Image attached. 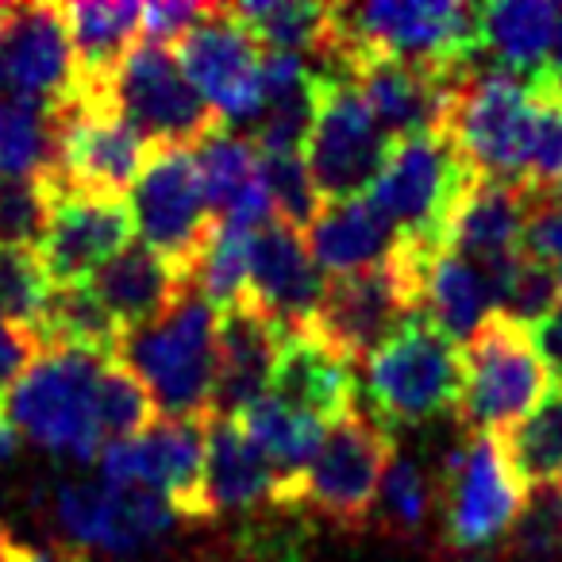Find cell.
Listing matches in <instances>:
<instances>
[{"instance_id": "1", "label": "cell", "mask_w": 562, "mask_h": 562, "mask_svg": "<svg viewBox=\"0 0 562 562\" xmlns=\"http://www.w3.org/2000/svg\"><path fill=\"white\" fill-rule=\"evenodd\" d=\"M116 362L139 378L166 420L216 416V308L193 285L155 324L120 336Z\"/></svg>"}, {"instance_id": "2", "label": "cell", "mask_w": 562, "mask_h": 562, "mask_svg": "<svg viewBox=\"0 0 562 562\" xmlns=\"http://www.w3.org/2000/svg\"><path fill=\"white\" fill-rule=\"evenodd\" d=\"M109 359L116 355L47 347L0 401L16 436L74 462L101 459L104 439L97 428V378Z\"/></svg>"}, {"instance_id": "3", "label": "cell", "mask_w": 562, "mask_h": 562, "mask_svg": "<svg viewBox=\"0 0 562 562\" xmlns=\"http://www.w3.org/2000/svg\"><path fill=\"white\" fill-rule=\"evenodd\" d=\"M362 390L370 416L385 431L431 424L459 405L462 347L424 316H413L382 351L362 362Z\"/></svg>"}, {"instance_id": "4", "label": "cell", "mask_w": 562, "mask_h": 562, "mask_svg": "<svg viewBox=\"0 0 562 562\" xmlns=\"http://www.w3.org/2000/svg\"><path fill=\"white\" fill-rule=\"evenodd\" d=\"M474 170L447 132L397 139L367 189L370 204L397 227L408 247H447V227L467 196Z\"/></svg>"}, {"instance_id": "5", "label": "cell", "mask_w": 562, "mask_h": 562, "mask_svg": "<svg viewBox=\"0 0 562 562\" xmlns=\"http://www.w3.org/2000/svg\"><path fill=\"white\" fill-rule=\"evenodd\" d=\"M551 393V374L539 362L528 328L485 316L482 328L462 344V393L454 416L470 436H505L508 428L536 413Z\"/></svg>"}, {"instance_id": "6", "label": "cell", "mask_w": 562, "mask_h": 562, "mask_svg": "<svg viewBox=\"0 0 562 562\" xmlns=\"http://www.w3.org/2000/svg\"><path fill=\"white\" fill-rule=\"evenodd\" d=\"M416 301H420L416 247L405 243L397 258H390L385 266L324 281V297L313 321L297 331H308L339 359L362 367L370 355L382 351L397 336L401 324L413 321Z\"/></svg>"}, {"instance_id": "7", "label": "cell", "mask_w": 562, "mask_h": 562, "mask_svg": "<svg viewBox=\"0 0 562 562\" xmlns=\"http://www.w3.org/2000/svg\"><path fill=\"white\" fill-rule=\"evenodd\" d=\"M474 178L524 186V158L531 132V81L474 63L454 89L443 124Z\"/></svg>"}, {"instance_id": "8", "label": "cell", "mask_w": 562, "mask_h": 562, "mask_svg": "<svg viewBox=\"0 0 562 562\" xmlns=\"http://www.w3.org/2000/svg\"><path fill=\"white\" fill-rule=\"evenodd\" d=\"M393 454L397 447L390 431L370 413L351 408L324 428L321 451L301 482V508L339 528H367Z\"/></svg>"}, {"instance_id": "9", "label": "cell", "mask_w": 562, "mask_h": 562, "mask_svg": "<svg viewBox=\"0 0 562 562\" xmlns=\"http://www.w3.org/2000/svg\"><path fill=\"white\" fill-rule=\"evenodd\" d=\"M109 104L143 135L147 147H186L193 150L216 127L209 104L196 97L189 78L181 74L173 50L139 40L120 66L112 70L109 86L101 89Z\"/></svg>"}, {"instance_id": "10", "label": "cell", "mask_w": 562, "mask_h": 562, "mask_svg": "<svg viewBox=\"0 0 562 562\" xmlns=\"http://www.w3.org/2000/svg\"><path fill=\"white\" fill-rule=\"evenodd\" d=\"M393 139L344 78L316 74V116L305 139V166L324 204L367 196Z\"/></svg>"}, {"instance_id": "11", "label": "cell", "mask_w": 562, "mask_h": 562, "mask_svg": "<svg viewBox=\"0 0 562 562\" xmlns=\"http://www.w3.org/2000/svg\"><path fill=\"white\" fill-rule=\"evenodd\" d=\"M212 420H166L158 416L147 431L101 447V482L116 490H147L178 513V520L209 524L201 501L204 439Z\"/></svg>"}, {"instance_id": "12", "label": "cell", "mask_w": 562, "mask_h": 562, "mask_svg": "<svg viewBox=\"0 0 562 562\" xmlns=\"http://www.w3.org/2000/svg\"><path fill=\"white\" fill-rule=\"evenodd\" d=\"M127 209H132L135 232L143 235V247L162 255L189 278L201 243L212 232V212L204 201L193 150L150 147L127 189Z\"/></svg>"}, {"instance_id": "13", "label": "cell", "mask_w": 562, "mask_h": 562, "mask_svg": "<svg viewBox=\"0 0 562 562\" xmlns=\"http://www.w3.org/2000/svg\"><path fill=\"white\" fill-rule=\"evenodd\" d=\"M81 78L63 4H0V101L63 112Z\"/></svg>"}, {"instance_id": "14", "label": "cell", "mask_w": 562, "mask_h": 562, "mask_svg": "<svg viewBox=\"0 0 562 562\" xmlns=\"http://www.w3.org/2000/svg\"><path fill=\"white\" fill-rule=\"evenodd\" d=\"M447 539L462 554L490 551L516 531L528 493L513 477L497 436H467L443 467Z\"/></svg>"}, {"instance_id": "15", "label": "cell", "mask_w": 562, "mask_h": 562, "mask_svg": "<svg viewBox=\"0 0 562 562\" xmlns=\"http://www.w3.org/2000/svg\"><path fill=\"white\" fill-rule=\"evenodd\" d=\"M173 58L220 124H255L262 112V47L227 4H212L209 16L173 47Z\"/></svg>"}, {"instance_id": "16", "label": "cell", "mask_w": 562, "mask_h": 562, "mask_svg": "<svg viewBox=\"0 0 562 562\" xmlns=\"http://www.w3.org/2000/svg\"><path fill=\"white\" fill-rule=\"evenodd\" d=\"M474 66V63H470ZM470 66L447 70V66L428 63H408V58L393 55H370V50H355L339 63L336 78L351 81L362 93L367 109L378 116L393 143L413 139V135L443 132L447 112H451L454 89L467 78Z\"/></svg>"}, {"instance_id": "17", "label": "cell", "mask_w": 562, "mask_h": 562, "mask_svg": "<svg viewBox=\"0 0 562 562\" xmlns=\"http://www.w3.org/2000/svg\"><path fill=\"white\" fill-rule=\"evenodd\" d=\"M58 124V166L66 189L93 196H127L147 143L120 116L104 93H78L70 109L55 112Z\"/></svg>"}, {"instance_id": "18", "label": "cell", "mask_w": 562, "mask_h": 562, "mask_svg": "<svg viewBox=\"0 0 562 562\" xmlns=\"http://www.w3.org/2000/svg\"><path fill=\"white\" fill-rule=\"evenodd\" d=\"M132 235L135 220L127 196L78 193V189H66L58 178L47 235L35 255L55 290L58 285H86L109 258H116L132 243Z\"/></svg>"}, {"instance_id": "19", "label": "cell", "mask_w": 562, "mask_h": 562, "mask_svg": "<svg viewBox=\"0 0 562 562\" xmlns=\"http://www.w3.org/2000/svg\"><path fill=\"white\" fill-rule=\"evenodd\" d=\"M55 516L86 551L132 554L155 547L178 524V513L147 490H116L104 482H58Z\"/></svg>"}, {"instance_id": "20", "label": "cell", "mask_w": 562, "mask_h": 562, "mask_svg": "<svg viewBox=\"0 0 562 562\" xmlns=\"http://www.w3.org/2000/svg\"><path fill=\"white\" fill-rule=\"evenodd\" d=\"M324 273L316 266L305 232L285 220H266L250 243V281L247 305L266 313L281 331H297L313 321L324 297Z\"/></svg>"}, {"instance_id": "21", "label": "cell", "mask_w": 562, "mask_h": 562, "mask_svg": "<svg viewBox=\"0 0 562 562\" xmlns=\"http://www.w3.org/2000/svg\"><path fill=\"white\" fill-rule=\"evenodd\" d=\"M531 193L524 186H508V181H482L474 178L462 196L459 212H454L451 227H447V247L474 262L485 273L493 308H497V293L505 285L508 270L520 258V235L524 216H528Z\"/></svg>"}, {"instance_id": "22", "label": "cell", "mask_w": 562, "mask_h": 562, "mask_svg": "<svg viewBox=\"0 0 562 562\" xmlns=\"http://www.w3.org/2000/svg\"><path fill=\"white\" fill-rule=\"evenodd\" d=\"M285 331L255 305H235L216 313V397L212 413L239 416L270 393L273 362Z\"/></svg>"}, {"instance_id": "23", "label": "cell", "mask_w": 562, "mask_h": 562, "mask_svg": "<svg viewBox=\"0 0 562 562\" xmlns=\"http://www.w3.org/2000/svg\"><path fill=\"white\" fill-rule=\"evenodd\" d=\"M86 285L101 301V308L116 324L120 336H127V331L155 324L189 290V278L173 262H166L162 255L143 247V243H127Z\"/></svg>"}, {"instance_id": "24", "label": "cell", "mask_w": 562, "mask_h": 562, "mask_svg": "<svg viewBox=\"0 0 562 562\" xmlns=\"http://www.w3.org/2000/svg\"><path fill=\"white\" fill-rule=\"evenodd\" d=\"M270 397L285 401L297 413L313 416L328 428L331 420L347 416L359 397V378L347 359L313 339L308 331H285V344L273 362Z\"/></svg>"}, {"instance_id": "25", "label": "cell", "mask_w": 562, "mask_h": 562, "mask_svg": "<svg viewBox=\"0 0 562 562\" xmlns=\"http://www.w3.org/2000/svg\"><path fill=\"white\" fill-rule=\"evenodd\" d=\"M193 162L212 220L243 227H262L266 220H273V204L262 181V158L247 135L216 127L209 139L193 147Z\"/></svg>"}, {"instance_id": "26", "label": "cell", "mask_w": 562, "mask_h": 562, "mask_svg": "<svg viewBox=\"0 0 562 562\" xmlns=\"http://www.w3.org/2000/svg\"><path fill=\"white\" fill-rule=\"evenodd\" d=\"M273 470L262 459L235 416H212L204 439V482L201 501L204 516L216 520L224 513H258L273 501Z\"/></svg>"}, {"instance_id": "27", "label": "cell", "mask_w": 562, "mask_h": 562, "mask_svg": "<svg viewBox=\"0 0 562 562\" xmlns=\"http://www.w3.org/2000/svg\"><path fill=\"white\" fill-rule=\"evenodd\" d=\"M305 243L313 250L321 273H331V278L385 266L405 247L397 227L370 204V196L324 204L313 224H308Z\"/></svg>"}, {"instance_id": "28", "label": "cell", "mask_w": 562, "mask_h": 562, "mask_svg": "<svg viewBox=\"0 0 562 562\" xmlns=\"http://www.w3.org/2000/svg\"><path fill=\"white\" fill-rule=\"evenodd\" d=\"M416 281H420L416 316L436 324L451 344H470L485 316H493L485 273L451 247H416Z\"/></svg>"}, {"instance_id": "29", "label": "cell", "mask_w": 562, "mask_h": 562, "mask_svg": "<svg viewBox=\"0 0 562 562\" xmlns=\"http://www.w3.org/2000/svg\"><path fill=\"white\" fill-rule=\"evenodd\" d=\"M235 420H239V428L247 431V439L262 451V459L273 470L278 490H273L270 505L301 508V482H305L308 467H313L316 451H321L324 424L290 408L285 401L270 397V393L262 401H255L247 413L235 416Z\"/></svg>"}, {"instance_id": "30", "label": "cell", "mask_w": 562, "mask_h": 562, "mask_svg": "<svg viewBox=\"0 0 562 562\" xmlns=\"http://www.w3.org/2000/svg\"><path fill=\"white\" fill-rule=\"evenodd\" d=\"M559 12L547 0H501L477 9V32H482V55L490 66L516 78L531 81L547 70L551 58Z\"/></svg>"}, {"instance_id": "31", "label": "cell", "mask_w": 562, "mask_h": 562, "mask_svg": "<svg viewBox=\"0 0 562 562\" xmlns=\"http://www.w3.org/2000/svg\"><path fill=\"white\" fill-rule=\"evenodd\" d=\"M139 12L143 4L132 0H112V4H63L66 32L74 43V58H78V78L81 93H101L109 86L112 70L120 58L143 40L139 35Z\"/></svg>"}, {"instance_id": "32", "label": "cell", "mask_w": 562, "mask_h": 562, "mask_svg": "<svg viewBox=\"0 0 562 562\" xmlns=\"http://www.w3.org/2000/svg\"><path fill=\"white\" fill-rule=\"evenodd\" d=\"M232 16L250 32V40L262 50H285L321 55L331 32L336 4H313V0H250V4H227Z\"/></svg>"}, {"instance_id": "33", "label": "cell", "mask_w": 562, "mask_h": 562, "mask_svg": "<svg viewBox=\"0 0 562 562\" xmlns=\"http://www.w3.org/2000/svg\"><path fill=\"white\" fill-rule=\"evenodd\" d=\"M524 493L562 485V390H551L516 428L497 436Z\"/></svg>"}, {"instance_id": "34", "label": "cell", "mask_w": 562, "mask_h": 562, "mask_svg": "<svg viewBox=\"0 0 562 562\" xmlns=\"http://www.w3.org/2000/svg\"><path fill=\"white\" fill-rule=\"evenodd\" d=\"M255 232L258 227L220 224V220H212L209 239L201 243V255H196L193 270H189V285H193L216 313L247 301L250 243H255Z\"/></svg>"}, {"instance_id": "35", "label": "cell", "mask_w": 562, "mask_h": 562, "mask_svg": "<svg viewBox=\"0 0 562 562\" xmlns=\"http://www.w3.org/2000/svg\"><path fill=\"white\" fill-rule=\"evenodd\" d=\"M58 166L55 112L0 101V181H35Z\"/></svg>"}, {"instance_id": "36", "label": "cell", "mask_w": 562, "mask_h": 562, "mask_svg": "<svg viewBox=\"0 0 562 562\" xmlns=\"http://www.w3.org/2000/svg\"><path fill=\"white\" fill-rule=\"evenodd\" d=\"M562 186V86L551 74L531 78V132L524 158V189L554 193Z\"/></svg>"}, {"instance_id": "37", "label": "cell", "mask_w": 562, "mask_h": 562, "mask_svg": "<svg viewBox=\"0 0 562 562\" xmlns=\"http://www.w3.org/2000/svg\"><path fill=\"white\" fill-rule=\"evenodd\" d=\"M428 513H431L428 474L408 454H393L370 520H378V528L393 539H416L424 531V524H428Z\"/></svg>"}, {"instance_id": "38", "label": "cell", "mask_w": 562, "mask_h": 562, "mask_svg": "<svg viewBox=\"0 0 562 562\" xmlns=\"http://www.w3.org/2000/svg\"><path fill=\"white\" fill-rule=\"evenodd\" d=\"M50 293H55V285H50L35 250L0 247V321L40 336Z\"/></svg>"}, {"instance_id": "39", "label": "cell", "mask_w": 562, "mask_h": 562, "mask_svg": "<svg viewBox=\"0 0 562 562\" xmlns=\"http://www.w3.org/2000/svg\"><path fill=\"white\" fill-rule=\"evenodd\" d=\"M158 420V408L143 382L124 367V362L109 359L97 378V428L101 439L116 443V439H132L147 431Z\"/></svg>"}, {"instance_id": "40", "label": "cell", "mask_w": 562, "mask_h": 562, "mask_svg": "<svg viewBox=\"0 0 562 562\" xmlns=\"http://www.w3.org/2000/svg\"><path fill=\"white\" fill-rule=\"evenodd\" d=\"M55 189V173L35 181H0V247L40 250L43 235H47Z\"/></svg>"}, {"instance_id": "41", "label": "cell", "mask_w": 562, "mask_h": 562, "mask_svg": "<svg viewBox=\"0 0 562 562\" xmlns=\"http://www.w3.org/2000/svg\"><path fill=\"white\" fill-rule=\"evenodd\" d=\"M562 305V293H559V273L551 266L536 262V258L520 255L508 270L505 285L497 293V308L505 321L520 324V328H536L543 316H551L554 308Z\"/></svg>"}, {"instance_id": "42", "label": "cell", "mask_w": 562, "mask_h": 562, "mask_svg": "<svg viewBox=\"0 0 562 562\" xmlns=\"http://www.w3.org/2000/svg\"><path fill=\"white\" fill-rule=\"evenodd\" d=\"M258 158H262V181H266V193H270L273 216L285 220L297 232H308V224L324 209V201L313 186L305 155H258Z\"/></svg>"}, {"instance_id": "43", "label": "cell", "mask_w": 562, "mask_h": 562, "mask_svg": "<svg viewBox=\"0 0 562 562\" xmlns=\"http://www.w3.org/2000/svg\"><path fill=\"white\" fill-rule=\"evenodd\" d=\"M520 255L562 270V201L551 193H531L528 216H524Z\"/></svg>"}, {"instance_id": "44", "label": "cell", "mask_w": 562, "mask_h": 562, "mask_svg": "<svg viewBox=\"0 0 562 562\" xmlns=\"http://www.w3.org/2000/svg\"><path fill=\"white\" fill-rule=\"evenodd\" d=\"M516 531L531 554H562V485L531 490Z\"/></svg>"}, {"instance_id": "45", "label": "cell", "mask_w": 562, "mask_h": 562, "mask_svg": "<svg viewBox=\"0 0 562 562\" xmlns=\"http://www.w3.org/2000/svg\"><path fill=\"white\" fill-rule=\"evenodd\" d=\"M212 12V4H189V0H155V4H143L139 12V35L147 43L173 50L204 16Z\"/></svg>"}, {"instance_id": "46", "label": "cell", "mask_w": 562, "mask_h": 562, "mask_svg": "<svg viewBox=\"0 0 562 562\" xmlns=\"http://www.w3.org/2000/svg\"><path fill=\"white\" fill-rule=\"evenodd\" d=\"M43 355V339L27 328L0 321V401L24 378V370Z\"/></svg>"}, {"instance_id": "47", "label": "cell", "mask_w": 562, "mask_h": 562, "mask_svg": "<svg viewBox=\"0 0 562 562\" xmlns=\"http://www.w3.org/2000/svg\"><path fill=\"white\" fill-rule=\"evenodd\" d=\"M528 339H531V347H536L539 362L547 367V374L554 378V390H562V305L554 308L551 316H543V321L528 331Z\"/></svg>"}, {"instance_id": "48", "label": "cell", "mask_w": 562, "mask_h": 562, "mask_svg": "<svg viewBox=\"0 0 562 562\" xmlns=\"http://www.w3.org/2000/svg\"><path fill=\"white\" fill-rule=\"evenodd\" d=\"M0 562H89L81 551H70V547H27L20 539H4L0 547Z\"/></svg>"}, {"instance_id": "49", "label": "cell", "mask_w": 562, "mask_h": 562, "mask_svg": "<svg viewBox=\"0 0 562 562\" xmlns=\"http://www.w3.org/2000/svg\"><path fill=\"white\" fill-rule=\"evenodd\" d=\"M547 74L562 86V12H559V27H554V43H551V58H547Z\"/></svg>"}, {"instance_id": "50", "label": "cell", "mask_w": 562, "mask_h": 562, "mask_svg": "<svg viewBox=\"0 0 562 562\" xmlns=\"http://www.w3.org/2000/svg\"><path fill=\"white\" fill-rule=\"evenodd\" d=\"M551 196H559V201H562V186H559V189H554V193H551Z\"/></svg>"}]
</instances>
